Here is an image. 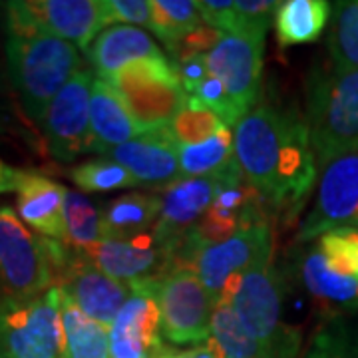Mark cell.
<instances>
[{
  "mask_svg": "<svg viewBox=\"0 0 358 358\" xmlns=\"http://www.w3.org/2000/svg\"><path fill=\"white\" fill-rule=\"evenodd\" d=\"M235 157L273 217L293 223L319 176L305 115L294 106L261 102L235 126Z\"/></svg>",
  "mask_w": 358,
  "mask_h": 358,
  "instance_id": "6da1fadb",
  "label": "cell"
},
{
  "mask_svg": "<svg viewBox=\"0 0 358 358\" xmlns=\"http://www.w3.org/2000/svg\"><path fill=\"white\" fill-rule=\"evenodd\" d=\"M305 120L319 171L341 155L358 152V70L334 72L317 62L305 82Z\"/></svg>",
  "mask_w": 358,
  "mask_h": 358,
  "instance_id": "7a4b0ae2",
  "label": "cell"
},
{
  "mask_svg": "<svg viewBox=\"0 0 358 358\" xmlns=\"http://www.w3.org/2000/svg\"><path fill=\"white\" fill-rule=\"evenodd\" d=\"M78 46L46 34L6 36V66L13 86L30 120L40 122L56 94L80 72Z\"/></svg>",
  "mask_w": 358,
  "mask_h": 358,
  "instance_id": "3957f363",
  "label": "cell"
},
{
  "mask_svg": "<svg viewBox=\"0 0 358 358\" xmlns=\"http://www.w3.org/2000/svg\"><path fill=\"white\" fill-rule=\"evenodd\" d=\"M62 289L52 287L32 299L0 296V357H62Z\"/></svg>",
  "mask_w": 358,
  "mask_h": 358,
  "instance_id": "277c9868",
  "label": "cell"
},
{
  "mask_svg": "<svg viewBox=\"0 0 358 358\" xmlns=\"http://www.w3.org/2000/svg\"><path fill=\"white\" fill-rule=\"evenodd\" d=\"M103 82L120 94L143 134L167 128L187 102L169 58L136 60Z\"/></svg>",
  "mask_w": 358,
  "mask_h": 358,
  "instance_id": "5b68a950",
  "label": "cell"
},
{
  "mask_svg": "<svg viewBox=\"0 0 358 358\" xmlns=\"http://www.w3.org/2000/svg\"><path fill=\"white\" fill-rule=\"evenodd\" d=\"M106 22L102 0H18L6 4V30L13 34H46L82 50Z\"/></svg>",
  "mask_w": 358,
  "mask_h": 358,
  "instance_id": "8992f818",
  "label": "cell"
},
{
  "mask_svg": "<svg viewBox=\"0 0 358 358\" xmlns=\"http://www.w3.org/2000/svg\"><path fill=\"white\" fill-rule=\"evenodd\" d=\"M54 287L46 239L24 227L10 207H0V293L32 299Z\"/></svg>",
  "mask_w": 358,
  "mask_h": 358,
  "instance_id": "52a82bcc",
  "label": "cell"
},
{
  "mask_svg": "<svg viewBox=\"0 0 358 358\" xmlns=\"http://www.w3.org/2000/svg\"><path fill=\"white\" fill-rule=\"evenodd\" d=\"M162 336L173 346L203 345L215 301L192 267H173L157 285Z\"/></svg>",
  "mask_w": 358,
  "mask_h": 358,
  "instance_id": "ba28073f",
  "label": "cell"
},
{
  "mask_svg": "<svg viewBox=\"0 0 358 358\" xmlns=\"http://www.w3.org/2000/svg\"><path fill=\"white\" fill-rule=\"evenodd\" d=\"M343 227L358 229V152L341 155L320 169L315 201L296 231L294 245L313 243Z\"/></svg>",
  "mask_w": 358,
  "mask_h": 358,
  "instance_id": "9c48e42d",
  "label": "cell"
},
{
  "mask_svg": "<svg viewBox=\"0 0 358 358\" xmlns=\"http://www.w3.org/2000/svg\"><path fill=\"white\" fill-rule=\"evenodd\" d=\"M273 251H275V231H273V223L265 221L235 233L223 243L203 249L193 259L192 268L201 279L205 289L211 293L217 307L231 282L247 273L249 268L271 263Z\"/></svg>",
  "mask_w": 358,
  "mask_h": 358,
  "instance_id": "30bf717a",
  "label": "cell"
},
{
  "mask_svg": "<svg viewBox=\"0 0 358 358\" xmlns=\"http://www.w3.org/2000/svg\"><path fill=\"white\" fill-rule=\"evenodd\" d=\"M285 291V275L271 261L237 277L219 305H229L245 331L265 346L281 329Z\"/></svg>",
  "mask_w": 358,
  "mask_h": 358,
  "instance_id": "8fae6325",
  "label": "cell"
},
{
  "mask_svg": "<svg viewBox=\"0 0 358 358\" xmlns=\"http://www.w3.org/2000/svg\"><path fill=\"white\" fill-rule=\"evenodd\" d=\"M94 76L80 70L52 100L42 129L46 148L56 162L70 164L78 155L94 154V140L90 129V98Z\"/></svg>",
  "mask_w": 358,
  "mask_h": 358,
  "instance_id": "7c38bea8",
  "label": "cell"
},
{
  "mask_svg": "<svg viewBox=\"0 0 358 358\" xmlns=\"http://www.w3.org/2000/svg\"><path fill=\"white\" fill-rule=\"evenodd\" d=\"M265 40L225 34L207 54V72L217 78L239 120L255 110L263 94Z\"/></svg>",
  "mask_w": 358,
  "mask_h": 358,
  "instance_id": "4fadbf2b",
  "label": "cell"
},
{
  "mask_svg": "<svg viewBox=\"0 0 358 358\" xmlns=\"http://www.w3.org/2000/svg\"><path fill=\"white\" fill-rule=\"evenodd\" d=\"M102 273L117 281L162 279L178 261V247L162 241L155 231L129 239H103L84 253Z\"/></svg>",
  "mask_w": 358,
  "mask_h": 358,
  "instance_id": "5bb4252c",
  "label": "cell"
},
{
  "mask_svg": "<svg viewBox=\"0 0 358 358\" xmlns=\"http://www.w3.org/2000/svg\"><path fill=\"white\" fill-rule=\"evenodd\" d=\"M110 327V358H154L162 348L157 307L159 279L136 281Z\"/></svg>",
  "mask_w": 358,
  "mask_h": 358,
  "instance_id": "9a60e30c",
  "label": "cell"
},
{
  "mask_svg": "<svg viewBox=\"0 0 358 358\" xmlns=\"http://www.w3.org/2000/svg\"><path fill=\"white\" fill-rule=\"evenodd\" d=\"M56 281L86 317L112 327L120 308L128 301L131 285L117 281L114 277L102 273L84 253L72 251L62 271L56 275Z\"/></svg>",
  "mask_w": 358,
  "mask_h": 358,
  "instance_id": "2e32d148",
  "label": "cell"
},
{
  "mask_svg": "<svg viewBox=\"0 0 358 358\" xmlns=\"http://www.w3.org/2000/svg\"><path fill=\"white\" fill-rule=\"evenodd\" d=\"M291 268L322 319H343L358 313V279L334 271L319 243L296 247Z\"/></svg>",
  "mask_w": 358,
  "mask_h": 358,
  "instance_id": "e0dca14e",
  "label": "cell"
},
{
  "mask_svg": "<svg viewBox=\"0 0 358 358\" xmlns=\"http://www.w3.org/2000/svg\"><path fill=\"white\" fill-rule=\"evenodd\" d=\"M102 157L126 167L136 183L143 187L164 189L181 178L178 145L169 138L166 128L141 134L136 140L108 150Z\"/></svg>",
  "mask_w": 358,
  "mask_h": 358,
  "instance_id": "ac0fdd59",
  "label": "cell"
},
{
  "mask_svg": "<svg viewBox=\"0 0 358 358\" xmlns=\"http://www.w3.org/2000/svg\"><path fill=\"white\" fill-rule=\"evenodd\" d=\"M215 195V176L211 178H179L166 185L162 199V213L155 223V235L179 249L181 239L197 221L203 217Z\"/></svg>",
  "mask_w": 358,
  "mask_h": 358,
  "instance_id": "d6986e66",
  "label": "cell"
},
{
  "mask_svg": "<svg viewBox=\"0 0 358 358\" xmlns=\"http://www.w3.org/2000/svg\"><path fill=\"white\" fill-rule=\"evenodd\" d=\"M66 187L54 179L22 171L16 189V211L20 221L40 233V237L64 243Z\"/></svg>",
  "mask_w": 358,
  "mask_h": 358,
  "instance_id": "ffe728a7",
  "label": "cell"
},
{
  "mask_svg": "<svg viewBox=\"0 0 358 358\" xmlns=\"http://www.w3.org/2000/svg\"><path fill=\"white\" fill-rule=\"evenodd\" d=\"M88 62L100 80L114 76L122 68L145 58H169L154 38L136 26H110L102 30L86 50Z\"/></svg>",
  "mask_w": 358,
  "mask_h": 358,
  "instance_id": "44dd1931",
  "label": "cell"
},
{
  "mask_svg": "<svg viewBox=\"0 0 358 358\" xmlns=\"http://www.w3.org/2000/svg\"><path fill=\"white\" fill-rule=\"evenodd\" d=\"M90 129L94 140V154L100 155L143 134L120 94L100 78H94L92 84Z\"/></svg>",
  "mask_w": 358,
  "mask_h": 358,
  "instance_id": "7402d4cb",
  "label": "cell"
},
{
  "mask_svg": "<svg viewBox=\"0 0 358 358\" xmlns=\"http://www.w3.org/2000/svg\"><path fill=\"white\" fill-rule=\"evenodd\" d=\"M162 213L155 193H126L103 205L102 227L106 239H129L152 231Z\"/></svg>",
  "mask_w": 358,
  "mask_h": 358,
  "instance_id": "603a6c76",
  "label": "cell"
},
{
  "mask_svg": "<svg viewBox=\"0 0 358 358\" xmlns=\"http://www.w3.org/2000/svg\"><path fill=\"white\" fill-rule=\"evenodd\" d=\"M333 14L327 0H285L275 10V32L281 48L317 42Z\"/></svg>",
  "mask_w": 358,
  "mask_h": 358,
  "instance_id": "cb8c5ba5",
  "label": "cell"
},
{
  "mask_svg": "<svg viewBox=\"0 0 358 358\" xmlns=\"http://www.w3.org/2000/svg\"><path fill=\"white\" fill-rule=\"evenodd\" d=\"M62 357L60 358H110L108 329L86 317L74 301L62 291Z\"/></svg>",
  "mask_w": 358,
  "mask_h": 358,
  "instance_id": "d4e9b609",
  "label": "cell"
},
{
  "mask_svg": "<svg viewBox=\"0 0 358 358\" xmlns=\"http://www.w3.org/2000/svg\"><path fill=\"white\" fill-rule=\"evenodd\" d=\"M181 178H211L229 169L235 157L233 134L227 126L213 134L209 140L193 145H178Z\"/></svg>",
  "mask_w": 358,
  "mask_h": 358,
  "instance_id": "484cf974",
  "label": "cell"
},
{
  "mask_svg": "<svg viewBox=\"0 0 358 358\" xmlns=\"http://www.w3.org/2000/svg\"><path fill=\"white\" fill-rule=\"evenodd\" d=\"M103 205L92 201L88 195L66 189L64 199V245L78 253H88L92 247L102 243Z\"/></svg>",
  "mask_w": 358,
  "mask_h": 358,
  "instance_id": "4316f807",
  "label": "cell"
},
{
  "mask_svg": "<svg viewBox=\"0 0 358 358\" xmlns=\"http://www.w3.org/2000/svg\"><path fill=\"white\" fill-rule=\"evenodd\" d=\"M327 36L329 60L334 72L358 70V0H341L333 6Z\"/></svg>",
  "mask_w": 358,
  "mask_h": 358,
  "instance_id": "83f0119b",
  "label": "cell"
},
{
  "mask_svg": "<svg viewBox=\"0 0 358 358\" xmlns=\"http://www.w3.org/2000/svg\"><path fill=\"white\" fill-rule=\"evenodd\" d=\"M217 358H255L263 346L245 331L229 305H217L211 317L209 338L205 341Z\"/></svg>",
  "mask_w": 358,
  "mask_h": 358,
  "instance_id": "f1b7e54d",
  "label": "cell"
},
{
  "mask_svg": "<svg viewBox=\"0 0 358 358\" xmlns=\"http://www.w3.org/2000/svg\"><path fill=\"white\" fill-rule=\"evenodd\" d=\"M150 30L164 44L183 38L201 26V16L193 0H150Z\"/></svg>",
  "mask_w": 358,
  "mask_h": 358,
  "instance_id": "f546056e",
  "label": "cell"
},
{
  "mask_svg": "<svg viewBox=\"0 0 358 358\" xmlns=\"http://www.w3.org/2000/svg\"><path fill=\"white\" fill-rule=\"evenodd\" d=\"M68 178L84 193H106L114 192V189L138 187L136 179L129 176L128 169L108 157L78 164L68 171Z\"/></svg>",
  "mask_w": 358,
  "mask_h": 358,
  "instance_id": "4dcf8cb0",
  "label": "cell"
},
{
  "mask_svg": "<svg viewBox=\"0 0 358 358\" xmlns=\"http://www.w3.org/2000/svg\"><path fill=\"white\" fill-rule=\"evenodd\" d=\"M225 124L205 106L187 96V102L167 126V134L176 145H193L209 140Z\"/></svg>",
  "mask_w": 358,
  "mask_h": 358,
  "instance_id": "1f68e13d",
  "label": "cell"
},
{
  "mask_svg": "<svg viewBox=\"0 0 358 358\" xmlns=\"http://www.w3.org/2000/svg\"><path fill=\"white\" fill-rule=\"evenodd\" d=\"M317 243L334 271L358 279V229L343 227L324 233Z\"/></svg>",
  "mask_w": 358,
  "mask_h": 358,
  "instance_id": "d6a6232c",
  "label": "cell"
},
{
  "mask_svg": "<svg viewBox=\"0 0 358 358\" xmlns=\"http://www.w3.org/2000/svg\"><path fill=\"white\" fill-rule=\"evenodd\" d=\"M350 338L345 319H322L303 358H350Z\"/></svg>",
  "mask_w": 358,
  "mask_h": 358,
  "instance_id": "836d02e7",
  "label": "cell"
},
{
  "mask_svg": "<svg viewBox=\"0 0 358 358\" xmlns=\"http://www.w3.org/2000/svg\"><path fill=\"white\" fill-rule=\"evenodd\" d=\"M279 2L273 0H237L235 2V18H237V34L245 38L265 40L271 28V16L275 14Z\"/></svg>",
  "mask_w": 358,
  "mask_h": 358,
  "instance_id": "e575fe53",
  "label": "cell"
},
{
  "mask_svg": "<svg viewBox=\"0 0 358 358\" xmlns=\"http://www.w3.org/2000/svg\"><path fill=\"white\" fill-rule=\"evenodd\" d=\"M225 34L221 30H215L211 26L201 24L197 26L195 30H192L189 34H185L183 38L176 40L171 44H166L167 54L171 62H178L183 58H193V56H207L209 52L217 46L221 38Z\"/></svg>",
  "mask_w": 358,
  "mask_h": 358,
  "instance_id": "d590c367",
  "label": "cell"
},
{
  "mask_svg": "<svg viewBox=\"0 0 358 358\" xmlns=\"http://www.w3.org/2000/svg\"><path fill=\"white\" fill-rule=\"evenodd\" d=\"M108 24H140L150 28V0H102Z\"/></svg>",
  "mask_w": 358,
  "mask_h": 358,
  "instance_id": "8d00e7d4",
  "label": "cell"
},
{
  "mask_svg": "<svg viewBox=\"0 0 358 358\" xmlns=\"http://www.w3.org/2000/svg\"><path fill=\"white\" fill-rule=\"evenodd\" d=\"M201 20L205 24L227 32L229 36L237 34V18H235V2L231 0H197L195 2Z\"/></svg>",
  "mask_w": 358,
  "mask_h": 358,
  "instance_id": "74e56055",
  "label": "cell"
},
{
  "mask_svg": "<svg viewBox=\"0 0 358 358\" xmlns=\"http://www.w3.org/2000/svg\"><path fill=\"white\" fill-rule=\"evenodd\" d=\"M303 333L291 324H281L277 334L263 346L255 358H301Z\"/></svg>",
  "mask_w": 358,
  "mask_h": 358,
  "instance_id": "f35d334b",
  "label": "cell"
},
{
  "mask_svg": "<svg viewBox=\"0 0 358 358\" xmlns=\"http://www.w3.org/2000/svg\"><path fill=\"white\" fill-rule=\"evenodd\" d=\"M207 56H193V58H183L178 62H171L176 72H178L181 88L187 96H192L193 92L197 90V86L207 78Z\"/></svg>",
  "mask_w": 358,
  "mask_h": 358,
  "instance_id": "ab89813d",
  "label": "cell"
},
{
  "mask_svg": "<svg viewBox=\"0 0 358 358\" xmlns=\"http://www.w3.org/2000/svg\"><path fill=\"white\" fill-rule=\"evenodd\" d=\"M20 178H22V171L14 169L8 164H4L0 159V195L2 193H10L18 189V183H20Z\"/></svg>",
  "mask_w": 358,
  "mask_h": 358,
  "instance_id": "60d3db41",
  "label": "cell"
},
{
  "mask_svg": "<svg viewBox=\"0 0 358 358\" xmlns=\"http://www.w3.org/2000/svg\"><path fill=\"white\" fill-rule=\"evenodd\" d=\"M154 358H193V357H192V352H189V348H187V350H181V348H176V346H162Z\"/></svg>",
  "mask_w": 358,
  "mask_h": 358,
  "instance_id": "b9f144b4",
  "label": "cell"
},
{
  "mask_svg": "<svg viewBox=\"0 0 358 358\" xmlns=\"http://www.w3.org/2000/svg\"><path fill=\"white\" fill-rule=\"evenodd\" d=\"M350 358H358V333L352 334L350 338Z\"/></svg>",
  "mask_w": 358,
  "mask_h": 358,
  "instance_id": "7bdbcfd3",
  "label": "cell"
},
{
  "mask_svg": "<svg viewBox=\"0 0 358 358\" xmlns=\"http://www.w3.org/2000/svg\"><path fill=\"white\" fill-rule=\"evenodd\" d=\"M2 128H4V117L0 114V131H2Z\"/></svg>",
  "mask_w": 358,
  "mask_h": 358,
  "instance_id": "ee69618b",
  "label": "cell"
},
{
  "mask_svg": "<svg viewBox=\"0 0 358 358\" xmlns=\"http://www.w3.org/2000/svg\"><path fill=\"white\" fill-rule=\"evenodd\" d=\"M0 358H2V357H0Z\"/></svg>",
  "mask_w": 358,
  "mask_h": 358,
  "instance_id": "f6af8a7d",
  "label": "cell"
}]
</instances>
